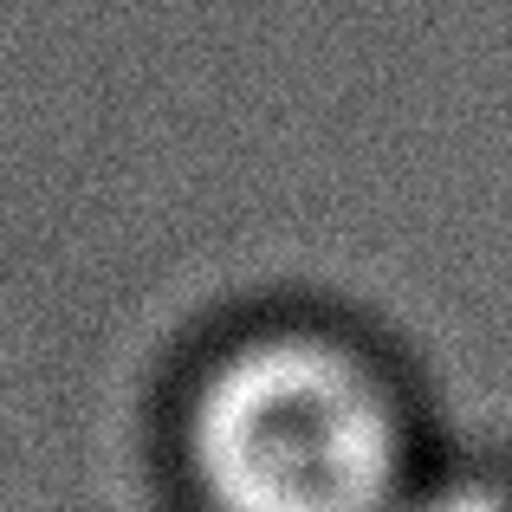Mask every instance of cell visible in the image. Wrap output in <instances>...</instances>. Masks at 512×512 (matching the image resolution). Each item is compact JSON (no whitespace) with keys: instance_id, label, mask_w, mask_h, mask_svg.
<instances>
[{"instance_id":"obj_2","label":"cell","mask_w":512,"mask_h":512,"mask_svg":"<svg viewBox=\"0 0 512 512\" xmlns=\"http://www.w3.org/2000/svg\"><path fill=\"white\" fill-rule=\"evenodd\" d=\"M389 512H512V493L487 487V480H448V487L422 493L409 506H389Z\"/></svg>"},{"instance_id":"obj_1","label":"cell","mask_w":512,"mask_h":512,"mask_svg":"<svg viewBox=\"0 0 512 512\" xmlns=\"http://www.w3.org/2000/svg\"><path fill=\"white\" fill-rule=\"evenodd\" d=\"M221 512H389L402 428L383 376L318 331H260L208 363L188 409Z\"/></svg>"}]
</instances>
